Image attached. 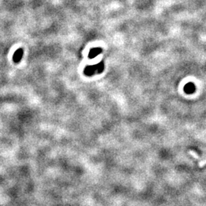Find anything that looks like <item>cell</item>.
<instances>
[{
    "label": "cell",
    "instance_id": "cell-1",
    "mask_svg": "<svg viewBox=\"0 0 206 206\" xmlns=\"http://www.w3.org/2000/svg\"><path fill=\"white\" fill-rule=\"evenodd\" d=\"M24 51L22 48H19L17 51H15V54L13 55V61L15 63H19L22 60V57H23Z\"/></svg>",
    "mask_w": 206,
    "mask_h": 206
},
{
    "label": "cell",
    "instance_id": "cell-2",
    "mask_svg": "<svg viewBox=\"0 0 206 206\" xmlns=\"http://www.w3.org/2000/svg\"><path fill=\"white\" fill-rule=\"evenodd\" d=\"M195 90V87L193 86V84H188L185 88V90L186 91V93H193Z\"/></svg>",
    "mask_w": 206,
    "mask_h": 206
}]
</instances>
